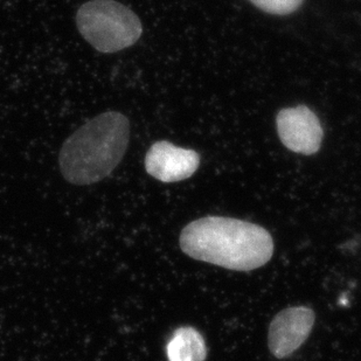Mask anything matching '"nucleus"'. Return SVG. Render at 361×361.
I'll list each match as a JSON object with an SVG mask.
<instances>
[{"mask_svg":"<svg viewBox=\"0 0 361 361\" xmlns=\"http://www.w3.org/2000/svg\"><path fill=\"white\" fill-rule=\"evenodd\" d=\"M169 361H204L207 348L204 337L191 326L179 327L166 346Z\"/></svg>","mask_w":361,"mask_h":361,"instance_id":"obj_7","label":"nucleus"},{"mask_svg":"<svg viewBox=\"0 0 361 361\" xmlns=\"http://www.w3.org/2000/svg\"><path fill=\"white\" fill-rule=\"evenodd\" d=\"M130 122L117 111H106L76 130L62 145L60 171L71 184L85 186L108 177L122 161L129 145Z\"/></svg>","mask_w":361,"mask_h":361,"instance_id":"obj_2","label":"nucleus"},{"mask_svg":"<svg viewBox=\"0 0 361 361\" xmlns=\"http://www.w3.org/2000/svg\"><path fill=\"white\" fill-rule=\"evenodd\" d=\"M82 37L101 53H116L140 40L143 27L129 7L115 0H90L76 13Z\"/></svg>","mask_w":361,"mask_h":361,"instance_id":"obj_3","label":"nucleus"},{"mask_svg":"<svg viewBox=\"0 0 361 361\" xmlns=\"http://www.w3.org/2000/svg\"><path fill=\"white\" fill-rule=\"evenodd\" d=\"M314 319L316 316L310 307H291L281 311L270 323V352L279 359L290 357L310 336Z\"/></svg>","mask_w":361,"mask_h":361,"instance_id":"obj_5","label":"nucleus"},{"mask_svg":"<svg viewBox=\"0 0 361 361\" xmlns=\"http://www.w3.org/2000/svg\"><path fill=\"white\" fill-rule=\"evenodd\" d=\"M180 248L192 259L226 269L249 271L269 262L274 241L267 229L255 224L206 216L183 229Z\"/></svg>","mask_w":361,"mask_h":361,"instance_id":"obj_1","label":"nucleus"},{"mask_svg":"<svg viewBox=\"0 0 361 361\" xmlns=\"http://www.w3.org/2000/svg\"><path fill=\"white\" fill-rule=\"evenodd\" d=\"M277 133L283 145L296 154H317L324 131L321 122L307 106L281 110L276 117Z\"/></svg>","mask_w":361,"mask_h":361,"instance_id":"obj_4","label":"nucleus"},{"mask_svg":"<svg viewBox=\"0 0 361 361\" xmlns=\"http://www.w3.org/2000/svg\"><path fill=\"white\" fill-rule=\"evenodd\" d=\"M200 165L198 152L176 147L166 140L154 143L147 151L145 170L161 183H177L192 177Z\"/></svg>","mask_w":361,"mask_h":361,"instance_id":"obj_6","label":"nucleus"},{"mask_svg":"<svg viewBox=\"0 0 361 361\" xmlns=\"http://www.w3.org/2000/svg\"><path fill=\"white\" fill-rule=\"evenodd\" d=\"M259 10L274 16H288L298 10L304 0H249Z\"/></svg>","mask_w":361,"mask_h":361,"instance_id":"obj_8","label":"nucleus"}]
</instances>
